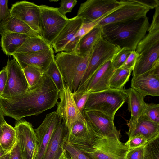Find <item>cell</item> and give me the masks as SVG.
<instances>
[{"label":"cell","mask_w":159,"mask_h":159,"mask_svg":"<svg viewBox=\"0 0 159 159\" xmlns=\"http://www.w3.org/2000/svg\"><path fill=\"white\" fill-rule=\"evenodd\" d=\"M59 94L52 80L44 74L36 86L24 94L10 99L0 96V106L4 116L19 120L53 108L58 102Z\"/></svg>","instance_id":"1"},{"label":"cell","mask_w":159,"mask_h":159,"mask_svg":"<svg viewBox=\"0 0 159 159\" xmlns=\"http://www.w3.org/2000/svg\"><path fill=\"white\" fill-rule=\"evenodd\" d=\"M150 24L146 16L102 26V38L121 49L127 48L135 51L146 34Z\"/></svg>","instance_id":"2"},{"label":"cell","mask_w":159,"mask_h":159,"mask_svg":"<svg viewBox=\"0 0 159 159\" xmlns=\"http://www.w3.org/2000/svg\"><path fill=\"white\" fill-rule=\"evenodd\" d=\"M90 54L82 56L74 51H62L55 57L64 84L72 93L77 91L86 71Z\"/></svg>","instance_id":"3"},{"label":"cell","mask_w":159,"mask_h":159,"mask_svg":"<svg viewBox=\"0 0 159 159\" xmlns=\"http://www.w3.org/2000/svg\"><path fill=\"white\" fill-rule=\"evenodd\" d=\"M92 132L89 143L77 147L92 159H124L128 148L120 141V135L103 136Z\"/></svg>","instance_id":"4"},{"label":"cell","mask_w":159,"mask_h":159,"mask_svg":"<svg viewBox=\"0 0 159 159\" xmlns=\"http://www.w3.org/2000/svg\"><path fill=\"white\" fill-rule=\"evenodd\" d=\"M125 89L107 90L89 93L84 109L100 111L113 118L127 100Z\"/></svg>","instance_id":"5"},{"label":"cell","mask_w":159,"mask_h":159,"mask_svg":"<svg viewBox=\"0 0 159 159\" xmlns=\"http://www.w3.org/2000/svg\"><path fill=\"white\" fill-rule=\"evenodd\" d=\"M120 49L103 38L100 40L90 53L87 70L75 92H84L87 83L94 72L106 61L111 60Z\"/></svg>","instance_id":"6"},{"label":"cell","mask_w":159,"mask_h":159,"mask_svg":"<svg viewBox=\"0 0 159 159\" xmlns=\"http://www.w3.org/2000/svg\"><path fill=\"white\" fill-rule=\"evenodd\" d=\"M125 3V0H87L81 4L76 16L83 23L98 22Z\"/></svg>","instance_id":"7"},{"label":"cell","mask_w":159,"mask_h":159,"mask_svg":"<svg viewBox=\"0 0 159 159\" xmlns=\"http://www.w3.org/2000/svg\"><path fill=\"white\" fill-rule=\"evenodd\" d=\"M40 36L51 44L68 20L62 16L58 8L44 5H39Z\"/></svg>","instance_id":"8"},{"label":"cell","mask_w":159,"mask_h":159,"mask_svg":"<svg viewBox=\"0 0 159 159\" xmlns=\"http://www.w3.org/2000/svg\"><path fill=\"white\" fill-rule=\"evenodd\" d=\"M7 80L2 97L10 99L24 94L29 89L23 69L13 58L7 63Z\"/></svg>","instance_id":"9"},{"label":"cell","mask_w":159,"mask_h":159,"mask_svg":"<svg viewBox=\"0 0 159 159\" xmlns=\"http://www.w3.org/2000/svg\"><path fill=\"white\" fill-rule=\"evenodd\" d=\"M14 128L24 159H35L38 151L37 140L32 124L25 120L16 121Z\"/></svg>","instance_id":"10"},{"label":"cell","mask_w":159,"mask_h":159,"mask_svg":"<svg viewBox=\"0 0 159 159\" xmlns=\"http://www.w3.org/2000/svg\"><path fill=\"white\" fill-rule=\"evenodd\" d=\"M126 3L99 22L97 25L103 26L115 23L127 21L146 16L150 9L136 2L125 0Z\"/></svg>","instance_id":"11"},{"label":"cell","mask_w":159,"mask_h":159,"mask_svg":"<svg viewBox=\"0 0 159 159\" xmlns=\"http://www.w3.org/2000/svg\"><path fill=\"white\" fill-rule=\"evenodd\" d=\"M60 101L57 104L56 111L63 121L67 129L76 120L84 116L78 109L69 88L65 85L59 92Z\"/></svg>","instance_id":"12"},{"label":"cell","mask_w":159,"mask_h":159,"mask_svg":"<svg viewBox=\"0 0 159 159\" xmlns=\"http://www.w3.org/2000/svg\"><path fill=\"white\" fill-rule=\"evenodd\" d=\"M82 115L93 132L103 136L120 135L115 127L114 118L98 111L84 109Z\"/></svg>","instance_id":"13"},{"label":"cell","mask_w":159,"mask_h":159,"mask_svg":"<svg viewBox=\"0 0 159 159\" xmlns=\"http://www.w3.org/2000/svg\"><path fill=\"white\" fill-rule=\"evenodd\" d=\"M131 87L144 96L159 95V63L142 74L133 76Z\"/></svg>","instance_id":"14"},{"label":"cell","mask_w":159,"mask_h":159,"mask_svg":"<svg viewBox=\"0 0 159 159\" xmlns=\"http://www.w3.org/2000/svg\"><path fill=\"white\" fill-rule=\"evenodd\" d=\"M10 12L40 35L39 5L26 1H18L12 5Z\"/></svg>","instance_id":"15"},{"label":"cell","mask_w":159,"mask_h":159,"mask_svg":"<svg viewBox=\"0 0 159 159\" xmlns=\"http://www.w3.org/2000/svg\"><path fill=\"white\" fill-rule=\"evenodd\" d=\"M61 118L56 111L48 114L35 129L38 151L35 159H42L52 136Z\"/></svg>","instance_id":"16"},{"label":"cell","mask_w":159,"mask_h":159,"mask_svg":"<svg viewBox=\"0 0 159 159\" xmlns=\"http://www.w3.org/2000/svg\"><path fill=\"white\" fill-rule=\"evenodd\" d=\"M52 47L49 49L33 52L15 53L12 56L23 69L27 66L40 68L44 72L55 57Z\"/></svg>","instance_id":"17"},{"label":"cell","mask_w":159,"mask_h":159,"mask_svg":"<svg viewBox=\"0 0 159 159\" xmlns=\"http://www.w3.org/2000/svg\"><path fill=\"white\" fill-rule=\"evenodd\" d=\"M115 69L111 60L106 61L90 77L85 85L84 92L90 93L110 89L109 81Z\"/></svg>","instance_id":"18"},{"label":"cell","mask_w":159,"mask_h":159,"mask_svg":"<svg viewBox=\"0 0 159 159\" xmlns=\"http://www.w3.org/2000/svg\"><path fill=\"white\" fill-rule=\"evenodd\" d=\"M92 134V132L84 117L75 121L67 129L65 139L76 147H84L89 143Z\"/></svg>","instance_id":"19"},{"label":"cell","mask_w":159,"mask_h":159,"mask_svg":"<svg viewBox=\"0 0 159 159\" xmlns=\"http://www.w3.org/2000/svg\"><path fill=\"white\" fill-rule=\"evenodd\" d=\"M159 63V42L145 49L138 55L132 76L143 74Z\"/></svg>","instance_id":"20"},{"label":"cell","mask_w":159,"mask_h":159,"mask_svg":"<svg viewBox=\"0 0 159 159\" xmlns=\"http://www.w3.org/2000/svg\"><path fill=\"white\" fill-rule=\"evenodd\" d=\"M83 24L82 19L76 16L69 19L65 26L52 41L51 45L55 53L64 51Z\"/></svg>","instance_id":"21"},{"label":"cell","mask_w":159,"mask_h":159,"mask_svg":"<svg viewBox=\"0 0 159 159\" xmlns=\"http://www.w3.org/2000/svg\"><path fill=\"white\" fill-rule=\"evenodd\" d=\"M128 138L138 134L143 135L150 142L159 137V124L152 121L143 114L135 123L127 124Z\"/></svg>","instance_id":"22"},{"label":"cell","mask_w":159,"mask_h":159,"mask_svg":"<svg viewBox=\"0 0 159 159\" xmlns=\"http://www.w3.org/2000/svg\"><path fill=\"white\" fill-rule=\"evenodd\" d=\"M67 131L64 122L61 119L53 133L42 159H59L62 153Z\"/></svg>","instance_id":"23"},{"label":"cell","mask_w":159,"mask_h":159,"mask_svg":"<svg viewBox=\"0 0 159 159\" xmlns=\"http://www.w3.org/2000/svg\"><path fill=\"white\" fill-rule=\"evenodd\" d=\"M102 38V26L97 25L81 38L74 52L82 56L89 55Z\"/></svg>","instance_id":"24"},{"label":"cell","mask_w":159,"mask_h":159,"mask_svg":"<svg viewBox=\"0 0 159 159\" xmlns=\"http://www.w3.org/2000/svg\"><path fill=\"white\" fill-rule=\"evenodd\" d=\"M128 95V104L131 117L127 124L136 122L143 114L146 104L145 97L131 87L125 89Z\"/></svg>","instance_id":"25"},{"label":"cell","mask_w":159,"mask_h":159,"mask_svg":"<svg viewBox=\"0 0 159 159\" xmlns=\"http://www.w3.org/2000/svg\"><path fill=\"white\" fill-rule=\"evenodd\" d=\"M6 33L20 34L31 36L40 35L24 22L11 14L0 22V35Z\"/></svg>","instance_id":"26"},{"label":"cell","mask_w":159,"mask_h":159,"mask_svg":"<svg viewBox=\"0 0 159 159\" xmlns=\"http://www.w3.org/2000/svg\"><path fill=\"white\" fill-rule=\"evenodd\" d=\"M1 35L0 45L2 49L8 56H12L27 39L33 36L11 33H4Z\"/></svg>","instance_id":"27"},{"label":"cell","mask_w":159,"mask_h":159,"mask_svg":"<svg viewBox=\"0 0 159 159\" xmlns=\"http://www.w3.org/2000/svg\"><path fill=\"white\" fill-rule=\"evenodd\" d=\"M52 45L40 35L31 36L24 42L15 53L35 52L50 49Z\"/></svg>","instance_id":"28"},{"label":"cell","mask_w":159,"mask_h":159,"mask_svg":"<svg viewBox=\"0 0 159 159\" xmlns=\"http://www.w3.org/2000/svg\"><path fill=\"white\" fill-rule=\"evenodd\" d=\"M132 70L122 66L116 69L109 83V88L113 90L124 89V87L128 81Z\"/></svg>","instance_id":"29"},{"label":"cell","mask_w":159,"mask_h":159,"mask_svg":"<svg viewBox=\"0 0 159 159\" xmlns=\"http://www.w3.org/2000/svg\"><path fill=\"white\" fill-rule=\"evenodd\" d=\"M2 130L0 144L4 150L8 152H10L16 142V130L14 127L6 122L2 126Z\"/></svg>","instance_id":"30"},{"label":"cell","mask_w":159,"mask_h":159,"mask_svg":"<svg viewBox=\"0 0 159 159\" xmlns=\"http://www.w3.org/2000/svg\"><path fill=\"white\" fill-rule=\"evenodd\" d=\"M23 70L28 84L29 89L36 86L44 75L41 70L34 66H27Z\"/></svg>","instance_id":"31"},{"label":"cell","mask_w":159,"mask_h":159,"mask_svg":"<svg viewBox=\"0 0 159 159\" xmlns=\"http://www.w3.org/2000/svg\"><path fill=\"white\" fill-rule=\"evenodd\" d=\"M44 74L52 80L59 92L61 91L65 84L57 65L55 58L44 72Z\"/></svg>","instance_id":"32"},{"label":"cell","mask_w":159,"mask_h":159,"mask_svg":"<svg viewBox=\"0 0 159 159\" xmlns=\"http://www.w3.org/2000/svg\"><path fill=\"white\" fill-rule=\"evenodd\" d=\"M148 33L139 42L135 51L138 55L145 49L159 42V29L148 30Z\"/></svg>","instance_id":"33"},{"label":"cell","mask_w":159,"mask_h":159,"mask_svg":"<svg viewBox=\"0 0 159 159\" xmlns=\"http://www.w3.org/2000/svg\"><path fill=\"white\" fill-rule=\"evenodd\" d=\"M159 142L158 138L145 146L143 159H159Z\"/></svg>","instance_id":"34"},{"label":"cell","mask_w":159,"mask_h":159,"mask_svg":"<svg viewBox=\"0 0 159 159\" xmlns=\"http://www.w3.org/2000/svg\"><path fill=\"white\" fill-rule=\"evenodd\" d=\"M63 148L69 155L70 159H92L79 148L69 143L65 138Z\"/></svg>","instance_id":"35"},{"label":"cell","mask_w":159,"mask_h":159,"mask_svg":"<svg viewBox=\"0 0 159 159\" xmlns=\"http://www.w3.org/2000/svg\"><path fill=\"white\" fill-rule=\"evenodd\" d=\"M131 51L128 48H123L115 55L111 62L115 69L120 67L123 65Z\"/></svg>","instance_id":"36"},{"label":"cell","mask_w":159,"mask_h":159,"mask_svg":"<svg viewBox=\"0 0 159 159\" xmlns=\"http://www.w3.org/2000/svg\"><path fill=\"white\" fill-rule=\"evenodd\" d=\"M143 114L153 121L159 124V104L146 103Z\"/></svg>","instance_id":"37"},{"label":"cell","mask_w":159,"mask_h":159,"mask_svg":"<svg viewBox=\"0 0 159 159\" xmlns=\"http://www.w3.org/2000/svg\"><path fill=\"white\" fill-rule=\"evenodd\" d=\"M148 143L147 140L143 135L138 134L128 139L125 143L129 149L144 146Z\"/></svg>","instance_id":"38"},{"label":"cell","mask_w":159,"mask_h":159,"mask_svg":"<svg viewBox=\"0 0 159 159\" xmlns=\"http://www.w3.org/2000/svg\"><path fill=\"white\" fill-rule=\"evenodd\" d=\"M75 103L80 112L82 114L89 95L85 92L72 93Z\"/></svg>","instance_id":"39"},{"label":"cell","mask_w":159,"mask_h":159,"mask_svg":"<svg viewBox=\"0 0 159 159\" xmlns=\"http://www.w3.org/2000/svg\"><path fill=\"white\" fill-rule=\"evenodd\" d=\"M77 2L76 0H62L60 3V7L58 8V11L64 16L66 17V14L72 11Z\"/></svg>","instance_id":"40"},{"label":"cell","mask_w":159,"mask_h":159,"mask_svg":"<svg viewBox=\"0 0 159 159\" xmlns=\"http://www.w3.org/2000/svg\"><path fill=\"white\" fill-rule=\"evenodd\" d=\"M144 146L129 148L124 159H143Z\"/></svg>","instance_id":"41"},{"label":"cell","mask_w":159,"mask_h":159,"mask_svg":"<svg viewBox=\"0 0 159 159\" xmlns=\"http://www.w3.org/2000/svg\"><path fill=\"white\" fill-rule=\"evenodd\" d=\"M138 55L135 50L131 51L126 61L121 66L126 68L133 70Z\"/></svg>","instance_id":"42"},{"label":"cell","mask_w":159,"mask_h":159,"mask_svg":"<svg viewBox=\"0 0 159 159\" xmlns=\"http://www.w3.org/2000/svg\"><path fill=\"white\" fill-rule=\"evenodd\" d=\"M8 3L7 0H0V22L4 20L11 15Z\"/></svg>","instance_id":"43"},{"label":"cell","mask_w":159,"mask_h":159,"mask_svg":"<svg viewBox=\"0 0 159 159\" xmlns=\"http://www.w3.org/2000/svg\"><path fill=\"white\" fill-rule=\"evenodd\" d=\"M9 159H24L19 143L16 139L13 147L10 152Z\"/></svg>","instance_id":"44"},{"label":"cell","mask_w":159,"mask_h":159,"mask_svg":"<svg viewBox=\"0 0 159 159\" xmlns=\"http://www.w3.org/2000/svg\"><path fill=\"white\" fill-rule=\"evenodd\" d=\"M7 73L6 66L4 67L0 71V96L3 92L7 80Z\"/></svg>","instance_id":"45"},{"label":"cell","mask_w":159,"mask_h":159,"mask_svg":"<svg viewBox=\"0 0 159 159\" xmlns=\"http://www.w3.org/2000/svg\"><path fill=\"white\" fill-rule=\"evenodd\" d=\"M152 21L148 30L159 29V6L155 8Z\"/></svg>","instance_id":"46"},{"label":"cell","mask_w":159,"mask_h":159,"mask_svg":"<svg viewBox=\"0 0 159 159\" xmlns=\"http://www.w3.org/2000/svg\"><path fill=\"white\" fill-rule=\"evenodd\" d=\"M139 3L148 7L149 9H153L159 6V1L158 0H135Z\"/></svg>","instance_id":"47"},{"label":"cell","mask_w":159,"mask_h":159,"mask_svg":"<svg viewBox=\"0 0 159 159\" xmlns=\"http://www.w3.org/2000/svg\"><path fill=\"white\" fill-rule=\"evenodd\" d=\"M4 116V114L0 106V125L1 126L6 122Z\"/></svg>","instance_id":"48"},{"label":"cell","mask_w":159,"mask_h":159,"mask_svg":"<svg viewBox=\"0 0 159 159\" xmlns=\"http://www.w3.org/2000/svg\"><path fill=\"white\" fill-rule=\"evenodd\" d=\"M59 159H70L69 157H68L66 152L64 149Z\"/></svg>","instance_id":"49"},{"label":"cell","mask_w":159,"mask_h":159,"mask_svg":"<svg viewBox=\"0 0 159 159\" xmlns=\"http://www.w3.org/2000/svg\"><path fill=\"white\" fill-rule=\"evenodd\" d=\"M10 157V152L5 153L0 157V159H9Z\"/></svg>","instance_id":"50"},{"label":"cell","mask_w":159,"mask_h":159,"mask_svg":"<svg viewBox=\"0 0 159 159\" xmlns=\"http://www.w3.org/2000/svg\"><path fill=\"white\" fill-rule=\"evenodd\" d=\"M6 153L7 152L4 150L0 144V157Z\"/></svg>","instance_id":"51"},{"label":"cell","mask_w":159,"mask_h":159,"mask_svg":"<svg viewBox=\"0 0 159 159\" xmlns=\"http://www.w3.org/2000/svg\"><path fill=\"white\" fill-rule=\"evenodd\" d=\"M2 134V126L0 125V137Z\"/></svg>","instance_id":"52"}]
</instances>
